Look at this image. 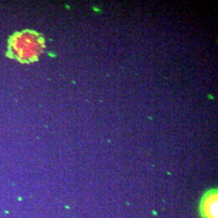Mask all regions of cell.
Here are the masks:
<instances>
[{"instance_id": "6da1fadb", "label": "cell", "mask_w": 218, "mask_h": 218, "mask_svg": "<svg viewBox=\"0 0 218 218\" xmlns=\"http://www.w3.org/2000/svg\"><path fill=\"white\" fill-rule=\"evenodd\" d=\"M44 40L34 32L25 31L15 35L10 41V50L14 58L23 62L36 60L44 49Z\"/></svg>"}, {"instance_id": "7a4b0ae2", "label": "cell", "mask_w": 218, "mask_h": 218, "mask_svg": "<svg viewBox=\"0 0 218 218\" xmlns=\"http://www.w3.org/2000/svg\"><path fill=\"white\" fill-rule=\"evenodd\" d=\"M218 192L217 189L207 191L200 199L199 213L202 218H218Z\"/></svg>"}]
</instances>
